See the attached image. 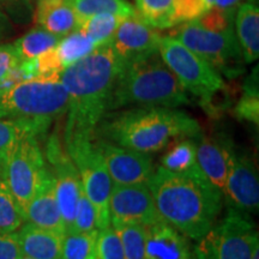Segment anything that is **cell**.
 <instances>
[{
	"label": "cell",
	"mask_w": 259,
	"mask_h": 259,
	"mask_svg": "<svg viewBox=\"0 0 259 259\" xmlns=\"http://www.w3.org/2000/svg\"><path fill=\"white\" fill-rule=\"evenodd\" d=\"M120 69V61L108 42L63 70L60 82L69 96L64 142L95 135L97 125L108 112Z\"/></svg>",
	"instance_id": "cell-1"
},
{
	"label": "cell",
	"mask_w": 259,
	"mask_h": 259,
	"mask_svg": "<svg viewBox=\"0 0 259 259\" xmlns=\"http://www.w3.org/2000/svg\"><path fill=\"white\" fill-rule=\"evenodd\" d=\"M148 187L163 221L193 240L211 229L222 210L223 194L205 176L180 174L160 166Z\"/></svg>",
	"instance_id": "cell-2"
},
{
	"label": "cell",
	"mask_w": 259,
	"mask_h": 259,
	"mask_svg": "<svg viewBox=\"0 0 259 259\" xmlns=\"http://www.w3.org/2000/svg\"><path fill=\"white\" fill-rule=\"evenodd\" d=\"M199 124L186 112L168 107H135L106 113L97 125V137L150 154L162 150L171 138L197 137Z\"/></svg>",
	"instance_id": "cell-3"
},
{
	"label": "cell",
	"mask_w": 259,
	"mask_h": 259,
	"mask_svg": "<svg viewBox=\"0 0 259 259\" xmlns=\"http://www.w3.org/2000/svg\"><path fill=\"white\" fill-rule=\"evenodd\" d=\"M189 103L187 92L157 52L122 65L113 87L108 112L130 106L178 108Z\"/></svg>",
	"instance_id": "cell-4"
},
{
	"label": "cell",
	"mask_w": 259,
	"mask_h": 259,
	"mask_svg": "<svg viewBox=\"0 0 259 259\" xmlns=\"http://www.w3.org/2000/svg\"><path fill=\"white\" fill-rule=\"evenodd\" d=\"M69 96L60 80L27 79L0 92V118L30 122L44 134L67 111Z\"/></svg>",
	"instance_id": "cell-5"
},
{
	"label": "cell",
	"mask_w": 259,
	"mask_h": 259,
	"mask_svg": "<svg viewBox=\"0 0 259 259\" xmlns=\"http://www.w3.org/2000/svg\"><path fill=\"white\" fill-rule=\"evenodd\" d=\"M192 248L193 259H251L259 235L250 213L228 205V211Z\"/></svg>",
	"instance_id": "cell-6"
},
{
	"label": "cell",
	"mask_w": 259,
	"mask_h": 259,
	"mask_svg": "<svg viewBox=\"0 0 259 259\" xmlns=\"http://www.w3.org/2000/svg\"><path fill=\"white\" fill-rule=\"evenodd\" d=\"M65 149L78 170L83 192L95 208L97 229L111 226L109 197L113 183L96 135L65 142Z\"/></svg>",
	"instance_id": "cell-7"
},
{
	"label": "cell",
	"mask_w": 259,
	"mask_h": 259,
	"mask_svg": "<svg viewBox=\"0 0 259 259\" xmlns=\"http://www.w3.org/2000/svg\"><path fill=\"white\" fill-rule=\"evenodd\" d=\"M169 35L206 61L220 74L234 78L244 72L246 63L234 29L211 31L192 21L177 25Z\"/></svg>",
	"instance_id": "cell-8"
},
{
	"label": "cell",
	"mask_w": 259,
	"mask_h": 259,
	"mask_svg": "<svg viewBox=\"0 0 259 259\" xmlns=\"http://www.w3.org/2000/svg\"><path fill=\"white\" fill-rule=\"evenodd\" d=\"M158 53L181 87L204 103L211 102L213 96L225 89L221 74L170 35L161 37Z\"/></svg>",
	"instance_id": "cell-9"
},
{
	"label": "cell",
	"mask_w": 259,
	"mask_h": 259,
	"mask_svg": "<svg viewBox=\"0 0 259 259\" xmlns=\"http://www.w3.org/2000/svg\"><path fill=\"white\" fill-rule=\"evenodd\" d=\"M48 171L50 167L45 161L37 137L34 135H27L19 139L0 167V176L23 215Z\"/></svg>",
	"instance_id": "cell-10"
},
{
	"label": "cell",
	"mask_w": 259,
	"mask_h": 259,
	"mask_svg": "<svg viewBox=\"0 0 259 259\" xmlns=\"http://www.w3.org/2000/svg\"><path fill=\"white\" fill-rule=\"evenodd\" d=\"M46 157L54 178L56 196L65 225V232H67L72 228L77 202L83 190L79 173L57 136H52L48 141Z\"/></svg>",
	"instance_id": "cell-11"
},
{
	"label": "cell",
	"mask_w": 259,
	"mask_h": 259,
	"mask_svg": "<svg viewBox=\"0 0 259 259\" xmlns=\"http://www.w3.org/2000/svg\"><path fill=\"white\" fill-rule=\"evenodd\" d=\"M223 196L229 206L247 213L259 209V181L254 161L228 142V173Z\"/></svg>",
	"instance_id": "cell-12"
},
{
	"label": "cell",
	"mask_w": 259,
	"mask_h": 259,
	"mask_svg": "<svg viewBox=\"0 0 259 259\" xmlns=\"http://www.w3.org/2000/svg\"><path fill=\"white\" fill-rule=\"evenodd\" d=\"M111 222L149 227L163 221L147 184L113 185L109 197Z\"/></svg>",
	"instance_id": "cell-13"
},
{
	"label": "cell",
	"mask_w": 259,
	"mask_h": 259,
	"mask_svg": "<svg viewBox=\"0 0 259 259\" xmlns=\"http://www.w3.org/2000/svg\"><path fill=\"white\" fill-rule=\"evenodd\" d=\"M97 142L113 185H148L155 173L154 161L149 154L120 147L100 137H97Z\"/></svg>",
	"instance_id": "cell-14"
},
{
	"label": "cell",
	"mask_w": 259,
	"mask_h": 259,
	"mask_svg": "<svg viewBox=\"0 0 259 259\" xmlns=\"http://www.w3.org/2000/svg\"><path fill=\"white\" fill-rule=\"evenodd\" d=\"M161 37L156 29L144 23L137 15H132L122 19L113 35L111 45L122 66L157 53Z\"/></svg>",
	"instance_id": "cell-15"
},
{
	"label": "cell",
	"mask_w": 259,
	"mask_h": 259,
	"mask_svg": "<svg viewBox=\"0 0 259 259\" xmlns=\"http://www.w3.org/2000/svg\"><path fill=\"white\" fill-rule=\"evenodd\" d=\"M145 259H193L189 238L166 221L147 227Z\"/></svg>",
	"instance_id": "cell-16"
},
{
	"label": "cell",
	"mask_w": 259,
	"mask_h": 259,
	"mask_svg": "<svg viewBox=\"0 0 259 259\" xmlns=\"http://www.w3.org/2000/svg\"><path fill=\"white\" fill-rule=\"evenodd\" d=\"M24 220L25 222L32 223L40 228L60 233V234L65 233V225L61 218L59 205H58L54 178L51 168L34 198L25 208Z\"/></svg>",
	"instance_id": "cell-17"
},
{
	"label": "cell",
	"mask_w": 259,
	"mask_h": 259,
	"mask_svg": "<svg viewBox=\"0 0 259 259\" xmlns=\"http://www.w3.org/2000/svg\"><path fill=\"white\" fill-rule=\"evenodd\" d=\"M200 170L223 194L228 173V142L209 137L194 139Z\"/></svg>",
	"instance_id": "cell-18"
},
{
	"label": "cell",
	"mask_w": 259,
	"mask_h": 259,
	"mask_svg": "<svg viewBox=\"0 0 259 259\" xmlns=\"http://www.w3.org/2000/svg\"><path fill=\"white\" fill-rule=\"evenodd\" d=\"M22 254L32 259H61L63 235L24 222L17 232Z\"/></svg>",
	"instance_id": "cell-19"
},
{
	"label": "cell",
	"mask_w": 259,
	"mask_h": 259,
	"mask_svg": "<svg viewBox=\"0 0 259 259\" xmlns=\"http://www.w3.org/2000/svg\"><path fill=\"white\" fill-rule=\"evenodd\" d=\"M234 31L246 64L259 56V8L254 0L242 2L235 11Z\"/></svg>",
	"instance_id": "cell-20"
},
{
	"label": "cell",
	"mask_w": 259,
	"mask_h": 259,
	"mask_svg": "<svg viewBox=\"0 0 259 259\" xmlns=\"http://www.w3.org/2000/svg\"><path fill=\"white\" fill-rule=\"evenodd\" d=\"M35 21L45 30L60 38L79 27L76 12L65 0L37 2Z\"/></svg>",
	"instance_id": "cell-21"
},
{
	"label": "cell",
	"mask_w": 259,
	"mask_h": 259,
	"mask_svg": "<svg viewBox=\"0 0 259 259\" xmlns=\"http://www.w3.org/2000/svg\"><path fill=\"white\" fill-rule=\"evenodd\" d=\"M162 167L180 174H189L193 177L204 176L197 162L196 143L193 138L181 141L176 147L171 148L162 157Z\"/></svg>",
	"instance_id": "cell-22"
},
{
	"label": "cell",
	"mask_w": 259,
	"mask_h": 259,
	"mask_svg": "<svg viewBox=\"0 0 259 259\" xmlns=\"http://www.w3.org/2000/svg\"><path fill=\"white\" fill-rule=\"evenodd\" d=\"M79 19V24L83 19L99 14H114L120 16L136 15L135 6L127 0H65Z\"/></svg>",
	"instance_id": "cell-23"
},
{
	"label": "cell",
	"mask_w": 259,
	"mask_h": 259,
	"mask_svg": "<svg viewBox=\"0 0 259 259\" xmlns=\"http://www.w3.org/2000/svg\"><path fill=\"white\" fill-rule=\"evenodd\" d=\"M60 37L51 34L44 28H35L24 36L18 38L14 44V47L19 60H30L41 56L45 52L53 50L59 44Z\"/></svg>",
	"instance_id": "cell-24"
},
{
	"label": "cell",
	"mask_w": 259,
	"mask_h": 259,
	"mask_svg": "<svg viewBox=\"0 0 259 259\" xmlns=\"http://www.w3.org/2000/svg\"><path fill=\"white\" fill-rule=\"evenodd\" d=\"M99 231H67L63 235L61 259H95Z\"/></svg>",
	"instance_id": "cell-25"
},
{
	"label": "cell",
	"mask_w": 259,
	"mask_h": 259,
	"mask_svg": "<svg viewBox=\"0 0 259 259\" xmlns=\"http://www.w3.org/2000/svg\"><path fill=\"white\" fill-rule=\"evenodd\" d=\"M95 48L96 45L80 29H76L67 34L66 36L60 38L56 50L60 63L65 69L76 61L83 59L84 57L92 53Z\"/></svg>",
	"instance_id": "cell-26"
},
{
	"label": "cell",
	"mask_w": 259,
	"mask_h": 259,
	"mask_svg": "<svg viewBox=\"0 0 259 259\" xmlns=\"http://www.w3.org/2000/svg\"><path fill=\"white\" fill-rule=\"evenodd\" d=\"M125 16L114 14H99L90 16L80 22L78 29L97 46L111 42L113 35Z\"/></svg>",
	"instance_id": "cell-27"
},
{
	"label": "cell",
	"mask_w": 259,
	"mask_h": 259,
	"mask_svg": "<svg viewBox=\"0 0 259 259\" xmlns=\"http://www.w3.org/2000/svg\"><path fill=\"white\" fill-rule=\"evenodd\" d=\"M120 239L124 259H145L147 227L135 223L111 222Z\"/></svg>",
	"instance_id": "cell-28"
},
{
	"label": "cell",
	"mask_w": 259,
	"mask_h": 259,
	"mask_svg": "<svg viewBox=\"0 0 259 259\" xmlns=\"http://www.w3.org/2000/svg\"><path fill=\"white\" fill-rule=\"evenodd\" d=\"M27 135L40 136L42 132L30 122L0 118V167L21 138Z\"/></svg>",
	"instance_id": "cell-29"
},
{
	"label": "cell",
	"mask_w": 259,
	"mask_h": 259,
	"mask_svg": "<svg viewBox=\"0 0 259 259\" xmlns=\"http://www.w3.org/2000/svg\"><path fill=\"white\" fill-rule=\"evenodd\" d=\"M174 0H136V15L155 29H170Z\"/></svg>",
	"instance_id": "cell-30"
},
{
	"label": "cell",
	"mask_w": 259,
	"mask_h": 259,
	"mask_svg": "<svg viewBox=\"0 0 259 259\" xmlns=\"http://www.w3.org/2000/svg\"><path fill=\"white\" fill-rule=\"evenodd\" d=\"M235 116L258 126L259 124V90H258V67L252 71L244 84V94L236 103Z\"/></svg>",
	"instance_id": "cell-31"
},
{
	"label": "cell",
	"mask_w": 259,
	"mask_h": 259,
	"mask_svg": "<svg viewBox=\"0 0 259 259\" xmlns=\"http://www.w3.org/2000/svg\"><path fill=\"white\" fill-rule=\"evenodd\" d=\"M24 222L23 212L0 176V232H17Z\"/></svg>",
	"instance_id": "cell-32"
},
{
	"label": "cell",
	"mask_w": 259,
	"mask_h": 259,
	"mask_svg": "<svg viewBox=\"0 0 259 259\" xmlns=\"http://www.w3.org/2000/svg\"><path fill=\"white\" fill-rule=\"evenodd\" d=\"M21 60L17 56L14 45L0 46V92L21 82L18 65Z\"/></svg>",
	"instance_id": "cell-33"
},
{
	"label": "cell",
	"mask_w": 259,
	"mask_h": 259,
	"mask_svg": "<svg viewBox=\"0 0 259 259\" xmlns=\"http://www.w3.org/2000/svg\"><path fill=\"white\" fill-rule=\"evenodd\" d=\"M209 10L204 0H174L170 15V28L198 19Z\"/></svg>",
	"instance_id": "cell-34"
},
{
	"label": "cell",
	"mask_w": 259,
	"mask_h": 259,
	"mask_svg": "<svg viewBox=\"0 0 259 259\" xmlns=\"http://www.w3.org/2000/svg\"><path fill=\"white\" fill-rule=\"evenodd\" d=\"M95 259H124L120 239L112 226L99 231Z\"/></svg>",
	"instance_id": "cell-35"
},
{
	"label": "cell",
	"mask_w": 259,
	"mask_h": 259,
	"mask_svg": "<svg viewBox=\"0 0 259 259\" xmlns=\"http://www.w3.org/2000/svg\"><path fill=\"white\" fill-rule=\"evenodd\" d=\"M234 18L235 11L212 6L194 22L206 30L225 31L234 29Z\"/></svg>",
	"instance_id": "cell-36"
},
{
	"label": "cell",
	"mask_w": 259,
	"mask_h": 259,
	"mask_svg": "<svg viewBox=\"0 0 259 259\" xmlns=\"http://www.w3.org/2000/svg\"><path fill=\"white\" fill-rule=\"evenodd\" d=\"M70 231L76 232H92L99 231L96 226L95 208L90 202L85 193L80 192L78 202H77L76 212H74L73 225Z\"/></svg>",
	"instance_id": "cell-37"
},
{
	"label": "cell",
	"mask_w": 259,
	"mask_h": 259,
	"mask_svg": "<svg viewBox=\"0 0 259 259\" xmlns=\"http://www.w3.org/2000/svg\"><path fill=\"white\" fill-rule=\"evenodd\" d=\"M0 9L18 21H27L32 15L31 0H0Z\"/></svg>",
	"instance_id": "cell-38"
},
{
	"label": "cell",
	"mask_w": 259,
	"mask_h": 259,
	"mask_svg": "<svg viewBox=\"0 0 259 259\" xmlns=\"http://www.w3.org/2000/svg\"><path fill=\"white\" fill-rule=\"evenodd\" d=\"M21 255L17 233L0 232V259H18Z\"/></svg>",
	"instance_id": "cell-39"
},
{
	"label": "cell",
	"mask_w": 259,
	"mask_h": 259,
	"mask_svg": "<svg viewBox=\"0 0 259 259\" xmlns=\"http://www.w3.org/2000/svg\"><path fill=\"white\" fill-rule=\"evenodd\" d=\"M244 0H215V8L222 9V10H231V11H236L239 5Z\"/></svg>",
	"instance_id": "cell-40"
},
{
	"label": "cell",
	"mask_w": 259,
	"mask_h": 259,
	"mask_svg": "<svg viewBox=\"0 0 259 259\" xmlns=\"http://www.w3.org/2000/svg\"><path fill=\"white\" fill-rule=\"evenodd\" d=\"M5 25H6V18L4 14H3V10L0 9V36H2L3 32H4Z\"/></svg>",
	"instance_id": "cell-41"
},
{
	"label": "cell",
	"mask_w": 259,
	"mask_h": 259,
	"mask_svg": "<svg viewBox=\"0 0 259 259\" xmlns=\"http://www.w3.org/2000/svg\"><path fill=\"white\" fill-rule=\"evenodd\" d=\"M251 259H259V246L255 247V250L253 251V254H252Z\"/></svg>",
	"instance_id": "cell-42"
},
{
	"label": "cell",
	"mask_w": 259,
	"mask_h": 259,
	"mask_svg": "<svg viewBox=\"0 0 259 259\" xmlns=\"http://www.w3.org/2000/svg\"><path fill=\"white\" fill-rule=\"evenodd\" d=\"M204 2H205V4L208 5L209 9L212 8V6L215 5V0H204Z\"/></svg>",
	"instance_id": "cell-43"
},
{
	"label": "cell",
	"mask_w": 259,
	"mask_h": 259,
	"mask_svg": "<svg viewBox=\"0 0 259 259\" xmlns=\"http://www.w3.org/2000/svg\"><path fill=\"white\" fill-rule=\"evenodd\" d=\"M18 259H32V258H30V257H27V255H23V254H22L21 257H19Z\"/></svg>",
	"instance_id": "cell-44"
},
{
	"label": "cell",
	"mask_w": 259,
	"mask_h": 259,
	"mask_svg": "<svg viewBox=\"0 0 259 259\" xmlns=\"http://www.w3.org/2000/svg\"><path fill=\"white\" fill-rule=\"evenodd\" d=\"M37 2H40V0H37Z\"/></svg>",
	"instance_id": "cell-45"
}]
</instances>
